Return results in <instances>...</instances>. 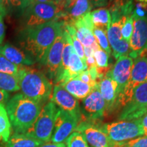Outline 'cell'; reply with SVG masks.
I'll return each mask as SVG.
<instances>
[{"label": "cell", "mask_w": 147, "mask_h": 147, "mask_svg": "<svg viewBox=\"0 0 147 147\" xmlns=\"http://www.w3.org/2000/svg\"><path fill=\"white\" fill-rule=\"evenodd\" d=\"M64 22L51 21L38 26L23 29L18 35L21 49L40 64L49 49L63 29Z\"/></svg>", "instance_id": "1"}, {"label": "cell", "mask_w": 147, "mask_h": 147, "mask_svg": "<svg viewBox=\"0 0 147 147\" xmlns=\"http://www.w3.org/2000/svg\"><path fill=\"white\" fill-rule=\"evenodd\" d=\"M14 133L26 134L32 128L44 105L17 93L5 105Z\"/></svg>", "instance_id": "2"}, {"label": "cell", "mask_w": 147, "mask_h": 147, "mask_svg": "<svg viewBox=\"0 0 147 147\" xmlns=\"http://www.w3.org/2000/svg\"><path fill=\"white\" fill-rule=\"evenodd\" d=\"M17 76L20 90L25 97L42 105L51 100L53 84L43 72L23 66Z\"/></svg>", "instance_id": "3"}, {"label": "cell", "mask_w": 147, "mask_h": 147, "mask_svg": "<svg viewBox=\"0 0 147 147\" xmlns=\"http://www.w3.org/2000/svg\"><path fill=\"white\" fill-rule=\"evenodd\" d=\"M21 14L22 25L25 29L59 21L63 17V10L56 3L33 2Z\"/></svg>", "instance_id": "4"}, {"label": "cell", "mask_w": 147, "mask_h": 147, "mask_svg": "<svg viewBox=\"0 0 147 147\" xmlns=\"http://www.w3.org/2000/svg\"><path fill=\"white\" fill-rule=\"evenodd\" d=\"M123 1H125L115 0L109 9L111 14V23L108 27L106 33L115 59H118L121 56L127 55L129 51V45L121 36L123 24L127 18L129 17L123 15L121 10V4Z\"/></svg>", "instance_id": "5"}, {"label": "cell", "mask_w": 147, "mask_h": 147, "mask_svg": "<svg viewBox=\"0 0 147 147\" xmlns=\"http://www.w3.org/2000/svg\"><path fill=\"white\" fill-rule=\"evenodd\" d=\"M58 110L59 108L53 102H47L42 107L36 122L26 134L42 144L49 142L52 136Z\"/></svg>", "instance_id": "6"}, {"label": "cell", "mask_w": 147, "mask_h": 147, "mask_svg": "<svg viewBox=\"0 0 147 147\" xmlns=\"http://www.w3.org/2000/svg\"><path fill=\"white\" fill-rule=\"evenodd\" d=\"M99 126L107 134L115 144L124 143L132 139L143 136L142 127L139 119L119 120Z\"/></svg>", "instance_id": "7"}, {"label": "cell", "mask_w": 147, "mask_h": 147, "mask_svg": "<svg viewBox=\"0 0 147 147\" xmlns=\"http://www.w3.org/2000/svg\"><path fill=\"white\" fill-rule=\"evenodd\" d=\"M147 112V82L134 89L131 100L122 108L119 120H136Z\"/></svg>", "instance_id": "8"}, {"label": "cell", "mask_w": 147, "mask_h": 147, "mask_svg": "<svg viewBox=\"0 0 147 147\" xmlns=\"http://www.w3.org/2000/svg\"><path fill=\"white\" fill-rule=\"evenodd\" d=\"M146 82H147V54L134 59L129 81L123 93L119 97L117 107L121 106L123 108L131 100L136 87Z\"/></svg>", "instance_id": "9"}, {"label": "cell", "mask_w": 147, "mask_h": 147, "mask_svg": "<svg viewBox=\"0 0 147 147\" xmlns=\"http://www.w3.org/2000/svg\"><path fill=\"white\" fill-rule=\"evenodd\" d=\"M75 131H78L91 147H115L108 135L99 125L89 121H81Z\"/></svg>", "instance_id": "10"}, {"label": "cell", "mask_w": 147, "mask_h": 147, "mask_svg": "<svg viewBox=\"0 0 147 147\" xmlns=\"http://www.w3.org/2000/svg\"><path fill=\"white\" fill-rule=\"evenodd\" d=\"M129 44L128 56L133 59L147 54V16L134 18V31Z\"/></svg>", "instance_id": "11"}, {"label": "cell", "mask_w": 147, "mask_h": 147, "mask_svg": "<svg viewBox=\"0 0 147 147\" xmlns=\"http://www.w3.org/2000/svg\"><path fill=\"white\" fill-rule=\"evenodd\" d=\"M82 117L85 121L95 122L104 117L106 114V103L98 89V84L85 98L80 106Z\"/></svg>", "instance_id": "12"}, {"label": "cell", "mask_w": 147, "mask_h": 147, "mask_svg": "<svg viewBox=\"0 0 147 147\" xmlns=\"http://www.w3.org/2000/svg\"><path fill=\"white\" fill-rule=\"evenodd\" d=\"M80 121L63 110L59 108L55 119L51 142H65L69 136L75 131Z\"/></svg>", "instance_id": "13"}, {"label": "cell", "mask_w": 147, "mask_h": 147, "mask_svg": "<svg viewBox=\"0 0 147 147\" xmlns=\"http://www.w3.org/2000/svg\"><path fill=\"white\" fill-rule=\"evenodd\" d=\"M65 42L63 29L51 45L41 65L45 66L48 77L55 82L57 76L62 60V53Z\"/></svg>", "instance_id": "14"}, {"label": "cell", "mask_w": 147, "mask_h": 147, "mask_svg": "<svg viewBox=\"0 0 147 147\" xmlns=\"http://www.w3.org/2000/svg\"><path fill=\"white\" fill-rule=\"evenodd\" d=\"M51 101L59 109L78 119L80 122L82 121L80 104L78 100L59 84H55L53 87Z\"/></svg>", "instance_id": "15"}, {"label": "cell", "mask_w": 147, "mask_h": 147, "mask_svg": "<svg viewBox=\"0 0 147 147\" xmlns=\"http://www.w3.org/2000/svg\"><path fill=\"white\" fill-rule=\"evenodd\" d=\"M133 63V59L128 55H123L117 59V62L113 68L108 71L112 78L118 84L119 97L123 93L127 84L129 81Z\"/></svg>", "instance_id": "16"}, {"label": "cell", "mask_w": 147, "mask_h": 147, "mask_svg": "<svg viewBox=\"0 0 147 147\" xmlns=\"http://www.w3.org/2000/svg\"><path fill=\"white\" fill-rule=\"evenodd\" d=\"M108 71L105 76L97 82L99 91L106 103V113H111L117 108L119 98L118 84Z\"/></svg>", "instance_id": "17"}, {"label": "cell", "mask_w": 147, "mask_h": 147, "mask_svg": "<svg viewBox=\"0 0 147 147\" xmlns=\"http://www.w3.org/2000/svg\"><path fill=\"white\" fill-rule=\"evenodd\" d=\"M92 8L89 0H69L64 6L62 21L72 23L77 18L91 12Z\"/></svg>", "instance_id": "18"}, {"label": "cell", "mask_w": 147, "mask_h": 147, "mask_svg": "<svg viewBox=\"0 0 147 147\" xmlns=\"http://www.w3.org/2000/svg\"><path fill=\"white\" fill-rule=\"evenodd\" d=\"M0 55L17 65L29 66L36 63L23 50L9 43L0 46Z\"/></svg>", "instance_id": "19"}, {"label": "cell", "mask_w": 147, "mask_h": 147, "mask_svg": "<svg viewBox=\"0 0 147 147\" xmlns=\"http://www.w3.org/2000/svg\"><path fill=\"white\" fill-rule=\"evenodd\" d=\"M59 85L77 100H83L97 86L85 83L77 76L69 79Z\"/></svg>", "instance_id": "20"}, {"label": "cell", "mask_w": 147, "mask_h": 147, "mask_svg": "<svg viewBox=\"0 0 147 147\" xmlns=\"http://www.w3.org/2000/svg\"><path fill=\"white\" fill-rule=\"evenodd\" d=\"M42 143L26 134L14 133L11 135L4 147H38Z\"/></svg>", "instance_id": "21"}, {"label": "cell", "mask_w": 147, "mask_h": 147, "mask_svg": "<svg viewBox=\"0 0 147 147\" xmlns=\"http://www.w3.org/2000/svg\"><path fill=\"white\" fill-rule=\"evenodd\" d=\"M71 25L74 27L77 38L84 47H91L94 46L97 41L91 29L76 21H74Z\"/></svg>", "instance_id": "22"}, {"label": "cell", "mask_w": 147, "mask_h": 147, "mask_svg": "<svg viewBox=\"0 0 147 147\" xmlns=\"http://www.w3.org/2000/svg\"><path fill=\"white\" fill-rule=\"evenodd\" d=\"M91 19L93 26L107 31L111 23V14L109 9L100 8L90 12Z\"/></svg>", "instance_id": "23"}, {"label": "cell", "mask_w": 147, "mask_h": 147, "mask_svg": "<svg viewBox=\"0 0 147 147\" xmlns=\"http://www.w3.org/2000/svg\"><path fill=\"white\" fill-rule=\"evenodd\" d=\"M12 126L5 106L0 104V141L6 142L11 136Z\"/></svg>", "instance_id": "24"}, {"label": "cell", "mask_w": 147, "mask_h": 147, "mask_svg": "<svg viewBox=\"0 0 147 147\" xmlns=\"http://www.w3.org/2000/svg\"><path fill=\"white\" fill-rule=\"evenodd\" d=\"M0 89L7 92L19 91L20 86L18 76L0 71Z\"/></svg>", "instance_id": "25"}, {"label": "cell", "mask_w": 147, "mask_h": 147, "mask_svg": "<svg viewBox=\"0 0 147 147\" xmlns=\"http://www.w3.org/2000/svg\"><path fill=\"white\" fill-rule=\"evenodd\" d=\"M93 34L94 36L95 40H96L97 43L98 44L99 47L104 51L107 54L110 55L112 53L111 48L110 47L109 42H108L107 33L106 30L98 27H95L93 29Z\"/></svg>", "instance_id": "26"}, {"label": "cell", "mask_w": 147, "mask_h": 147, "mask_svg": "<svg viewBox=\"0 0 147 147\" xmlns=\"http://www.w3.org/2000/svg\"><path fill=\"white\" fill-rule=\"evenodd\" d=\"M67 147H90L88 143L78 131H74L65 140Z\"/></svg>", "instance_id": "27"}, {"label": "cell", "mask_w": 147, "mask_h": 147, "mask_svg": "<svg viewBox=\"0 0 147 147\" xmlns=\"http://www.w3.org/2000/svg\"><path fill=\"white\" fill-rule=\"evenodd\" d=\"M23 66L15 65L0 55V71L17 76Z\"/></svg>", "instance_id": "28"}, {"label": "cell", "mask_w": 147, "mask_h": 147, "mask_svg": "<svg viewBox=\"0 0 147 147\" xmlns=\"http://www.w3.org/2000/svg\"><path fill=\"white\" fill-rule=\"evenodd\" d=\"M93 57H94L95 64L97 67L105 68L108 67L109 55L105 51H103L100 47L97 48L96 50H95L93 53Z\"/></svg>", "instance_id": "29"}, {"label": "cell", "mask_w": 147, "mask_h": 147, "mask_svg": "<svg viewBox=\"0 0 147 147\" xmlns=\"http://www.w3.org/2000/svg\"><path fill=\"white\" fill-rule=\"evenodd\" d=\"M134 31V18L131 16L128 17L123 24L121 27V36L122 38L129 43L131 35Z\"/></svg>", "instance_id": "30"}, {"label": "cell", "mask_w": 147, "mask_h": 147, "mask_svg": "<svg viewBox=\"0 0 147 147\" xmlns=\"http://www.w3.org/2000/svg\"><path fill=\"white\" fill-rule=\"evenodd\" d=\"M115 147H147V136H142L126 142L115 144Z\"/></svg>", "instance_id": "31"}, {"label": "cell", "mask_w": 147, "mask_h": 147, "mask_svg": "<svg viewBox=\"0 0 147 147\" xmlns=\"http://www.w3.org/2000/svg\"><path fill=\"white\" fill-rule=\"evenodd\" d=\"M10 9H13L16 12H19L22 14L23 11L34 2L33 0H9Z\"/></svg>", "instance_id": "32"}, {"label": "cell", "mask_w": 147, "mask_h": 147, "mask_svg": "<svg viewBox=\"0 0 147 147\" xmlns=\"http://www.w3.org/2000/svg\"><path fill=\"white\" fill-rule=\"evenodd\" d=\"M77 77L81 80L82 81H83L84 82L87 84H93V85H97V82L94 81L91 78V74H90L89 71L86 69L83 71H82L78 76H77Z\"/></svg>", "instance_id": "33"}, {"label": "cell", "mask_w": 147, "mask_h": 147, "mask_svg": "<svg viewBox=\"0 0 147 147\" xmlns=\"http://www.w3.org/2000/svg\"><path fill=\"white\" fill-rule=\"evenodd\" d=\"M90 3H91L92 8L95 7H103L109 4L111 2L112 0H89Z\"/></svg>", "instance_id": "34"}, {"label": "cell", "mask_w": 147, "mask_h": 147, "mask_svg": "<svg viewBox=\"0 0 147 147\" xmlns=\"http://www.w3.org/2000/svg\"><path fill=\"white\" fill-rule=\"evenodd\" d=\"M139 120L142 129L143 136H147V112L140 119H139Z\"/></svg>", "instance_id": "35"}, {"label": "cell", "mask_w": 147, "mask_h": 147, "mask_svg": "<svg viewBox=\"0 0 147 147\" xmlns=\"http://www.w3.org/2000/svg\"><path fill=\"white\" fill-rule=\"evenodd\" d=\"M9 99H10V95L8 92L0 89V104L5 105Z\"/></svg>", "instance_id": "36"}, {"label": "cell", "mask_w": 147, "mask_h": 147, "mask_svg": "<svg viewBox=\"0 0 147 147\" xmlns=\"http://www.w3.org/2000/svg\"><path fill=\"white\" fill-rule=\"evenodd\" d=\"M5 25L3 23V17H0V46L2 45L5 37Z\"/></svg>", "instance_id": "37"}, {"label": "cell", "mask_w": 147, "mask_h": 147, "mask_svg": "<svg viewBox=\"0 0 147 147\" xmlns=\"http://www.w3.org/2000/svg\"><path fill=\"white\" fill-rule=\"evenodd\" d=\"M38 147H67L65 143H54V142H47L42 144Z\"/></svg>", "instance_id": "38"}, {"label": "cell", "mask_w": 147, "mask_h": 147, "mask_svg": "<svg viewBox=\"0 0 147 147\" xmlns=\"http://www.w3.org/2000/svg\"><path fill=\"white\" fill-rule=\"evenodd\" d=\"M86 64H87V68L89 67H91V66L96 65V64H95V59H94V57H93V55L90 56L88 58L86 59Z\"/></svg>", "instance_id": "39"}, {"label": "cell", "mask_w": 147, "mask_h": 147, "mask_svg": "<svg viewBox=\"0 0 147 147\" xmlns=\"http://www.w3.org/2000/svg\"><path fill=\"white\" fill-rule=\"evenodd\" d=\"M7 10L5 8V7L3 6L2 3L0 1V17H3V16L6 15Z\"/></svg>", "instance_id": "40"}, {"label": "cell", "mask_w": 147, "mask_h": 147, "mask_svg": "<svg viewBox=\"0 0 147 147\" xmlns=\"http://www.w3.org/2000/svg\"><path fill=\"white\" fill-rule=\"evenodd\" d=\"M1 3H2L3 6L5 7V8L6 9V10L8 11L10 9V1L9 0H0Z\"/></svg>", "instance_id": "41"}, {"label": "cell", "mask_w": 147, "mask_h": 147, "mask_svg": "<svg viewBox=\"0 0 147 147\" xmlns=\"http://www.w3.org/2000/svg\"><path fill=\"white\" fill-rule=\"evenodd\" d=\"M33 1L39 3H56L55 0H33Z\"/></svg>", "instance_id": "42"}, {"label": "cell", "mask_w": 147, "mask_h": 147, "mask_svg": "<svg viewBox=\"0 0 147 147\" xmlns=\"http://www.w3.org/2000/svg\"><path fill=\"white\" fill-rule=\"evenodd\" d=\"M59 6L62 9H63V10L64 5H65V0H59Z\"/></svg>", "instance_id": "43"}, {"label": "cell", "mask_w": 147, "mask_h": 147, "mask_svg": "<svg viewBox=\"0 0 147 147\" xmlns=\"http://www.w3.org/2000/svg\"><path fill=\"white\" fill-rule=\"evenodd\" d=\"M55 2H56L59 5V0H55Z\"/></svg>", "instance_id": "44"}, {"label": "cell", "mask_w": 147, "mask_h": 147, "mask_svg": "<svg viewBox=\"0 0 147 147\" xmlns=\"http://www.w3.org/2000/svg\"><path fill=\"white\" fill-rule=\"evenodd\" d=\"M123 1H125V0H123Z\"/></svg>", "instance_id": "45"}]
</instances>
